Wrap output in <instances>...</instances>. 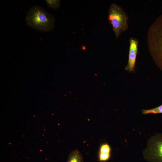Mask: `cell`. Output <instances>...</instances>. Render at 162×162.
Returning <instances> with one entry per match:
<instances>
[{
    "label": "cell",
    "instance_id": "6da1fadb",
    "mask_svg": "<svg viewBox=\"0 0 162 162\" xmlns=\"http://www.w3.org/2000/svg\"><path fill=\"white\" fill-rule=\"evenodd\" d=\"M25 20L28 26L40 31H50L55 26V19L53 16L38 6L32 7L29 9Z\"/></svg>",
    "mask_w": 162,
    "mask_h": 162
},
{
    "label": "cell",
    "instance_id": "7a4b0ae2",
    "mask_svg": "<svg viewBox=\"0 0 162 162\" xmlns=\"http://www.w3.org/2000/svg\"><path fill=\"white\" fill-rule=\"evenodd\" d=\"M147 42L148 50L154 62L162 70V14L150 27Z\"/></svg>",
    "mask_w": 162,
    "mask_h": 162
},
{
    "label": "cell",
    "instance_id": "3957f363",
    "mask_svg": "<svg viewBox=\"0 0 162 162\" xmlns=\"http://www.w3.org/2000/svg\"><path fill=\"white\" fill-rule=\"evenodd\" d=\"M108 20L112 25L116 39L128 28V14L120 6L116 3H112L110 6Z\"/></svg>",
    "mask_w": 162,
    "mask_h": 162
},
{
    "label": "cell",
    "instance_id": "277c9868",
    "mask_svg": "<svg viewBox=\"0 0 162 162\" xmlns=\"http://www.w3.org/2000/svg\"><path fill=\"white\" fill-rule=\"evenodd\" d=\"M146 145L142 152L143 158L149 162H162V133L151 137Z\"/></svg>",
    "mask_w": 162,
    "mask_h": 162
},
{
    "label": "cell",
    "instance_id": "5b68a950",
    "mask_svg": "<svg viewBox=\"0 0 162 162\" xmlns=\"http://www.w3.org/2000/svg\"><path fill=\"white\" fill-rule=\"evenodd\" d=\"M130 43L128 63L125 69L129 72L134 71L136 56L138 52V40L136 38H131Z\"/></svg>",
    "mask_w": 162,
    "mask_h": 162
},
{
    "label": "cell",
    "instance_id": "8992f818",
    "mask_svg": "<svg viewBox=\"0 0 162 162\" xmlns=\"http://www.w3.org/2000/svg\"><path fill=\"white\" fill-rule=\"evenodd\" d=\"M111 149L110 145L107 143L102 144L99 149L98 159L100 162H104L109 160L111 155Z\"/></svg>",
    "mask_w": 162,
    "mask_h": 162
},
{
    "label": "cell",
    "instance_id": "52a82bcc",
    "mask_svg": "<svg viewBox=\"0 0 162 162\" xmlns=\"http://www.w3.org/2000/svg\"><path fill=\"white\" fill-rule=\"evenodd\" d=\"M67 162H83V157L80 151L75 149L69 154Z\"/></svg>",
    "mask_w": 162,
    "mask_h": 162
},
{
    "label": "cell",
    "instance_id": "ba28073f",
    "mask_svg": "<svg viewBox=\"0 0 162 162\" xmlns=\"http://www.w3.org/2000/svg\"><path fill=\"white\" fill-rule=\"evenodd\" d=\"M142 113L143 115L150 113L156 114L162 113V104L156 107L148 110H142Z\"/></svg>",
    "mask_w": 162,
    "mask_h": 162
},
{
    "label": "cell",
    "instance_id": "9c48e42d",
    "mask_svg": "<svg viewBox=\"0 0 162 162\" xmlns=\"http://www.w3.org/2000/svg\"><path fill=\"white\" fill-rule=\"evenodd\" d=\"M45 2L49 8L53 9H57L60 6V0H45Z\"/></svg>",
    "mask_w": 162,
    "mask_h": 162
}]
</instances>
